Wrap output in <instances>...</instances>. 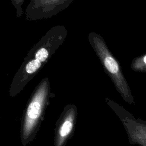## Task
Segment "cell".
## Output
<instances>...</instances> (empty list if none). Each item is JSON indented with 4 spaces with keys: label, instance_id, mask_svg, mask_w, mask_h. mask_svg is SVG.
Listing matches in <instances>:
<instances>
[{
    "label": "cell",
    "instance_id": "obj_1",
    "mask_svg": "<svg viewBox=\"0 0 146 146\" xmlns=\"http://www.w3.org/2000/svg\"><path fill=\"white\" fill-rule=\"evenodd\" d=\"M51 95H54L50 92L47 79L39 83L31 95L21 120L20 136L23 146H27L35 138L44 119Z\"/></svg>",
    "mask_w": 146,
    "mask_h": 146
},
{
    "label": "cell",
    "instance_id": "obj_2",
    "mask_svg": "<svg viewBox=\"0 0 146 146\" xmlns=\"http://www.w3.org/2000/svg\"><path fill=\"white\" fill-rule=\"evenodd\" d=\"M90 40L116 88L123 100L129 104H135L130 87L122 72L117 60L111 54L102 38L96 34L90 33Z\"/></svg>",
    "mask_w": 146,
    "mask_h": 146
},
{
    "label": "cell",
    "instance_id": "obj_3",
    "mask_svg": "<svg viewBox=\"0 0 146 146\" xmlns=\"http://www.w3.org/2000/svg\"><path fill=\"white\" fill-rule=\"evenodd\" d=\"M105 101L122 123L131 145L146 146V120L136 118L132 113L113 100Z\"/></svg>",
    "mask_w": 146,
    "mask_h": 146
},
{
    "label": "cell",
    "instance_id": "obj_4",
    "mask_svg": "<svg viewBox=\"0 0 146 146\" xmlns=\"http://www.w3.org/2000/svg\"><path fill=\"white\" fill-rule=\"evenodd\" d=\"M78 110L74 104L66 105L55 124L54 146H66L74 135L77 121Z\"/></svg>",
    "mask_w": 146,
    "mask_h": 146
},
{
    "label": "cell",
    "instance_id": "obj_5",
    "mask_svg": "<svg viewBox=\"0 0 146 146\" xmlns=\"http://www.w3.org/2000/svg\"><path fill=\"white\" fill-rule=\"evenodd\" d=\"M131 67L134 71L146 73V53L134 58Z\"/></svg>",
    "mask_w": 146,
    "mask_h": 146
}]
</instances>
